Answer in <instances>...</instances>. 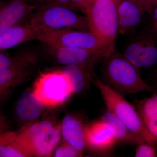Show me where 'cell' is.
Here are the masks:
<instances>
[{
	"label": "cell",
	"mask_w": 157,
	"mask_h": 157,
	"mask_svg": "<svg viewBox=\"0 0 157 157\" xmlns=\"http://www.w3.org/2000/svg\"><path fill=\"white\" fill-rule=\"evenodd\" d=\"M103 81L109 88L124 96L140 92L155 93V88L141 78L139 69L123 55L113 52L105 59Z\"/></svg>",
	"instance_id": "6da1fadb"
},
{
	"label": "cell",
	"mask_w": 157,
	"mask_h": 157,
	"mask_svg": "<svg viewBox=\"0 0 157 157\" xmlns=\"http://www.w3.org/2000/svg\"><path fill=\"white\" fill-rule=\"evenodd\" d=\"M92 82L100 91L107 110L113 113L130 132L142 138L147 143L157 147V137L147 131L139 113L133 105L100 79L94 78Z\"/></svg>",
	"instance_id": "7a4b0ae2"
},
{
	"label": "cell",
	"mask_w": 157,
	"mask_h": 157,
	"mask_svg": "<svg viewBox=\"0 0 157 157\" xmlns=\"http://www.w3.org/2000/svg\"><path fill=\"white\" fill-rule=\"evenodd\" d=\"M38 29V40L45 45L97 51L107 56L114 51L102 39L90 32L70 29Z\"/></svg>",
	"instance_id": "3957f363"
},
{
	"label": "cell",
	"mask_w": 157,
	"mask_h": 157,
	"mask_svg": "<svg viewBox=\"0 0 157 157\" xmlns=\"http://www.w3.org/2000/svg\"><path fill=\"white\" fill-rule=\"evenodd\" d=\"M118 1L94 0L84 12L90 32L102 39L113 51L118 33Z\"/></svg>",
	"instance_id": "277c9868"
},
{
	"label": "cell",
	"mask_w": 157,
	"mask_h": 157,
	"mask_svg": "<svg viewBox=\"0 0 157 157\" xmlns=\"http://www.w3.org/2000/svg\"><path fill=\"white\" fill-rule=\"evenodd\" d=\"M74 11L61 6L39 8L32 14L29 23L37 28L70 29L90 32L86 16Z\"/></svg>",
	"instance_id": "5b68a950"
},
{
	"label": "cell",
	"mask_w": 157,
	"mask_h": 157,
	"mask_svg": "<svg viewBox=\"0 0 157 157\" xmlns=\"http://www.w3.org/2000/svg\"><path fill=\"white\" fill-rule=\"evenodd\" d=\"M33 92L43 106L52 107L63 104L73 94L68 76L62 70L41 73Z\"/></svg>",
	"instance_id": "8992f818"
},
{
	"label": "cell",
	"mask_w": 157,
	"mask_h": 157,
	"mask_svg": "<svg viewBox=\"0 0 157 157\" xmlns=\"http://www.w3.org/2000/svg\"><path fill=\"white\" fill-rule=\"evenodd\" d=\"M61 132V126L43 121L25 127L19 133L32 155L48 157L58 143Z\"/></svg>",
	"instance_id": "52a82bcc"
},
{
	"label": "cell",
	"mask_w": 157,
	"mask_h": 157,
	"mask_svg": "<svg viewBox=\"0 0 157 157\" xmlns=\"http://www.w3.org/2000/svg\"><path fill=\"white\" fill-rule=\"evenodd\" d=\"M37 62L36 54L30 51H22L14 64L0 72V104L14 88L33 74Z\"/></svg>",
	"instance_id": "ba28073f"
},
{
	"label": "cell",
	"mask_w": 157,
	"mask_h": 157,
	"mask_svg": "<svg viewBox=\"0 0 157 157\" xmlns=\"http://www.w3.org/2000/svg\"><path fill=\"white\" fill-rule=\"evenodd\" d=\"M45 46L46 52L60 64L65 66L77 65L92 71L98 63L108 56L103 52L97 51L52 45Z\"/></svg>",
	"instance_id": "9c48e42d"
},
{
	"label": "cell",
	"mask_w": 157,
	"mask_h": 157,
	"mask_svg": "<svg viewBox=\"0 0 157 157\" xmlns=\"http://www.w3.org/2000/svg\"><path fill=\"white\" fill-rule=\"evenodd\" d=\"M123 55L137 68H147L157 63V44L147 35L138 36L127 44Z\"/></svg>",
	"instance_id": "30bf717a"
},
{
	"label": "cell",
	"mask_w": 157,
	"mask_h": 157,
	"mask_svg": "<svg viewBox=\"0 0 157 157\" xmlns=\"http://www.w3.org/2000/svg\"><path fill=\"white\" fill-rule=\"evenodd\" d=\"M37 8L25 0H9L0 8V32L27 23Z\"/></svg>",
	"instance_id": "8fae6325"
},
{
	"label": "cell",
	"mask_w": 157,
	"mask_h": 157,
	"mask_svg": "<svg viewBox=\"0 0 157 157\" xmlns=\"http://www.w3.org/2000/svg\"><path fill=\"white\" fill-rule=\"evenodd\" d=\"M86 147L97 154L111 151L117 141L109 126L101 120L85 128Z\"/></svg>",
	"instance_id": "7c38bea8"
},
{
	"label": "cell",
	"mask_w": 157,
	"mask_h": 157,
	"mask_svg": "<svg viewBox=\"0 0 157 157\" xmlns=\"http://www.w3.org/2000/svg\"><path fill=\"white\" fill-rule=\"evenodd\" d=\"M145 12L147 9L141 0H118V33L125 35L132 32L140 24Z\"/></svg>",
	"instance_id": "4fadbf2b"
},
{
	"label": "cell",
	"mask_w": 157,
	"mask_h": 157,
	"mask_svg": "<svg viewBox=\"0 0 157 157\" xmlns=\"http://www.w3.org/2000/svg\"><path fill=\"white\" fill-rule=\"evenodd\" d=\"M38 28L29 23L0 32V51L32 40H38Z\"/></svg>",
	"instance_id": "5bb4252c"
},
{
	"label": "cell",
	"mask_w": 157,
	"mask_h": 157,
	"mask_svg": "<svg viewBox=\"0 0 157 157\" xmlns=\"http://www.w3.org/2000/svg\"><path fill=\"white\" fill-rule=\"evenodd\" d=\"M61 131L66 142L82 153L86 147L85 128L81 121L74 116H65L62 121Z\"/></svg>",
	"instance_id": "9a60e30c"
},
{
	"label": "cell",
	"mask_w": 157,
	"mask_h": 157,
	"mask_svg": "<svg viewBox=\"0 0 157 157\" xmlns=\"http://www.w3.org/2000/svg\"><path fill=\"white\" fill-rule=\"evenodd\" d=\"M32 156L20 133L6 131L0 135V157Z\"/></svg>",
	"instance_id": "2e32d148"
},
{
	"label": "cell",
	"mask_w": 157,
	"mask_h": 157,
	"mask_svg": "<svg viewBox=\"0 0 157 157\" xmlns=\"http://www.w3.org/2000/svg\"><path fill=\"white\" fill-rule=\"evenodd\" d=\"M101 120L109 126L117 142L137 145L147 143L142 138L130 132L126 126L109 110L105 112Z\"/></svg>",
	"instance_id": "e0dca14e"
},
{
	"label": "cell",
	"mask_w": 157,
	"mask_h": 157,
	"mask_svg": "<svg viewBox=\"0 0 157 157\" xmlns=\"http://www.w3.org/2000/svg\"><path fill=\"white\" fill-rule=\"evenodd\" d=\"M43 106L33 92H24L17 101L15 112L21 121H33L41 114Z\"/></svg>",
	"instance_id": "ac0fdd59"
},
{
	"label": "cell",
	"mask_w": 157,
	"mask_h": 157,
	"mask_svg": "<svg viewBox=\"0 0 157 157\" xmlns=\"http://www.w3.org/2000/svg\"><path fill=\"white\" fill-rule=\"evenodd\" d=\"M137 110L147 131L157 138V93L139 101Z\"/></svg>",
	"instance_id": "d6986e66"
},
{
	"label": "cell",
	"mask_w": 157,
	"mask_h": 157,
	"mask_svg": "<svg viewBox=\"0 0 157 157\" xmlns=\"http://www.w3.org/2000/svg\"><path fill=\"white\" fill-rule=\"evenodd\" d=\"M62 70L68 76L73 94L82 91L94 77L93 71L77 65H68Z\"/></svg>",
	"instance_id": "ffe728a7"
},
{
	"label": "cell",
	"mask_w": 157,
	"mask_h": 157,
	"mask_svg": "<svg viewBox=\"0 0 157 157\" xmlns=\"http://www.w3.org/2000/svg\"><path fill=\"white\" fill-rule=\"evenodd\" d=\"M37 9L51 6H61L67 7L74 11H77L73 0H26Z\"/></svg>",
	"instance_id": "44dd1931"
},
{
	"label": "cell",
	"mask_w": 157,
	"mask_h": 157,
	"mask_svg": "<svg viewBox=\"0 0 157 157\" xmlns=\"http://www.w3.org/2000/svg\"><path fill=\"white\" fill-rule=\"evenodd\" d=\"M82 155V153L76 150L67 142L62 144L57 149L55 154V157H76Z\"/></svg>",
	"instance_id": "7402d4cb"
},
{
	"label": "cell",
	"mask_w": 157,
	"mask_h": 157,
	"mask_svg": "<svg viewBox=\"0 0 157 157\" xmlns=\"http://www.w3.org/2000/svg\"><path fill=\"white\" fill-rule=\"evenodd\" d=\"M136 157H155L157 156L155 147L147 143L137 145L135 153Z\"/></svg>",
	"instance_id": "603a6c76"
},
{
	"label": "cell",
	"mask_w": 157,
	"mask_h": 157,
	"mask_svg": "<svg viewBox=\"0 0 157 157\" xmlns=\"http://www.w3.org/2000/svg\"><path fill=\"white\" fill-rule=\"evenodd\" d=\"M20 52L11 56L7 54L0 51V72L8 69L15 63L19 58Z\"/></svg>",
	"instance_id": "cb8c5ba5"
},
{
	"label": "cell",
	"mask_w": 157,
	"mask_h": 157,
	"mask_svg": "<svg viewBox=\"0 0 157 157\" xmlns=\"http://www.w3.org/2000/svg\"><path fill=\"white\" fill-rule=\"evenodd\" d=\"M77 10H80L84 13L90 4V0H73Z\"/></svg>",
	"instance_id": "d4e9b609"
},
{
	"label": "cell",
	"mask_w": 157,
	"mask_h": 157,
	"mask_svg": "<svg viewBox=\"0 0 157 157\" xmlns=\"http://www.w3.org/2000/svg\"><path fill=\"white\" fill-rule=\"evenodd\" d=\"M8 124L6 117L0 110V135L5 131H8Z\"/></svg>",
	"instance_id": "484cf974"
},
{
	"label": "cell",
	"mask_w": 157,
	"mask_h": 157,
	"mask_svg": "<svg viewBox=\"0 0 157 157\" xmlns=\"http://www.w3.org/2000/svg\"><path fill=\"white\" fill-rule=\"evenodd\" d=\"M146 6L147 12L150 13L153 9L157 6V0H141Z\"/></svg>",
	"instance_id": "4316f807"
},
{
	"label": "cell",
	"mask_w": 157,
	"mask_h": 157,
	"mask_svg": "<svg viewBox=\"0 0 157 157\" xmlns=\"http://www.w3.org/2000/svg\"><path fill=\"white\" fill-rule=\"evenodd\" d=\"M151 14L152 17L153 22L155 28L157 30V6L153 9Z\"/></svg>",
	"instance_id": "83f0119b"
},
{
	"label": "cell",
	"mask_w": 157,
	"mask_h": 157,
	"mask_svg": "<svg viewBox=\"0 0 157 157\" xmlns=\"http://www.w3.org/2000/svg\"><path fill=\"white\" fill-rule=\"evenodd\" d=\"M2 3L3 2H2V1H1V0H0V8H1V6H2Z\"/></svg>",
	"instance_id": "f1b7e54d"
},
{
	"label": "cell",
	"mask_w": 157,
	"mask_h": 157,
	"mask_svg": "<svg viewBox=\"0 0 157 157\" xmlns=\"http://www.w3.org/2000/svg\"></svg>",
	"instance_id": "f546056e"
},
{
	"label": "cell",
	"mask_w": 157,
	"mask_h": 157,
	"mask_svg": "<svg viewBox=\"0 0 157 157\" xmlns=\"http://www.w3.org/2000/svg\"><path fill=\"white\" fill-rule=\"evenodd\" d=\"M25 1H26V0H25Z\"/></svg>",
	"instance_id": "4dcf8cb0"
}]
</instances>
